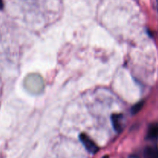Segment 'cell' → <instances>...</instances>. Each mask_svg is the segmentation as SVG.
Listing matches in <instances>:
<instances>
[{"label": "cell", "mask_w": 158, "mask_h": 158, "mask_svg": "<svg viewBox=\"0 0 158 158\" xmlns=\"http://www.w3.org/2000/svg\"><path fill=\"white\" fill-rule=\"evenodd\" d=\"M80 139L81 140L82 143L83 144V146L85 147L86 150H87L88 152H89L90 154H96V153L98 151L99 148L97 147V145L88 137L86 134H82L80 136Z\"/></svg>", "instance_id": "1"}, {"label": "cell", "mask_w": 158, "mask_h": 158, "mask_svg": "<svg viewBox=\"0 0 158 158\" xmlns=\"http://www.w3.org/2000/svg\"><path fill=\"white\" fill-rule=\"evenodd\" d=\"M112 124L116 132L120 133L124 127L123 116L121 114H113L111 117Z\"/></svg>", "instance_id": "2"}, {"label": "cell", "mask_w": 158, "mask_h": 158, "mask_svg": "<svg viewBox=\"0 0 158 158\" xmlns=\"http://www.w3.org/2000/svg\"><path fill=\"white\" fill-rule=\"evenodd\" d=\"M158 138V123H152L148 127L147 133V139L149 140H155Z\"/></svg>", "instance_id": "3"}, {"label": "cell", "mask_w": 158, "mask_h": 158, "mask_svg": "<svg viewBox=\"0 0 158 158\" xmlns=\"http://www.w3.org/2000/svg\"><path fill=\"white\" fill-rule=\"evenodd\" d=\"M144 158H158V148L157 147H147L143 151Z\"/></svg>", "instance_id": "4"}, {"label": "cell", "mask_w": 158, "mask_h": 158, "mask_svg": "<svg viewBox=\"0 0 158 158\" xmlns=\"http://www.w3.org/2000/svg\"><path fill=\"white\" fill-rule=\"evenodd\" d=\"M143 105V104L142 102H140V103H137V104L134 105V106L132 107V110H131V111H132V114H137V113H138L139 111L141 110Z\"/></svg>", "instance_id": "5"}, {"label": "cell", "mask_w": 158, "mask_h": 158, "mask_svg": "<svg viewBox=\"0 0 158 158\" xmlns=\"http://www.w3.org/2000/svg\"><path fill=\"white\" fill-rule=\"evenodd\" d=\"M2 8H3V2L2 0H0V10L2 9Z\"/></svg>", "instance_id": "6"}, {"label": "cell", "mask_w": 158, "mask_h": 158, "mask_svg": "<svg viewBox=\"0 0 158 158\" xmlns=\"http://www.w3.org/2000/svg\"><path fill=\"white\" fill-rule=\"evenodd\" d=\"M129 158H140L138 157V156H137V155H131L129 157Z\"/></svg>", "instance_id": "7"}]
</instances>
